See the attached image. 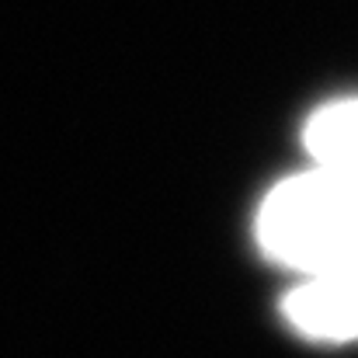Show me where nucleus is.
I'll return each instance as SVG.
<instances>
[{
	"label": "nucleus",
	"mask_w": 358,
	"mask_h": 358,
	"mask_svg": "<svg viewBox=\"0 0 358 358\" xmlns=\"http://www.w3.org/2000/svg\"><path fill=\"white\" fill-rule=\"evenodd\" d=\"M303 146L313 164L358 178V98L320 105L303 125Z\"/></svg>",
	"instance_id": "obj_3"
},
{
	"label": "nucleus",
	"mask_w": 358,
	"mask_h": 358,
	"mask_svg": "<svg viewBox=\"0 0 358 358\" xmlns=\"http://www.w3.org/2000/svg\"><path fill=\"white\" fill-rule=\"evenodd\" d=\"M282 313L289 327L310 341L352 345L358 341V268L306 275L285 292Z\"/></svg>",
	"instance_id": "obj_2"
},
{
	"label": "nucleus",
	"mask_w": 358,
	"mask_h": 358,
	"mask_svg": "<svg viewBox=\"0 0 358 358\" xmlns=\"http://www.w3.org/2000/svg\"><path fill=\"white\" fill-rule=\"evenodd\" d=\"M254 234L268 261L303 278L358 268V178L313 164L278 181L257 209Z\"/></svg>",
	"instance_id": "obj_1"
}]
</instances>
